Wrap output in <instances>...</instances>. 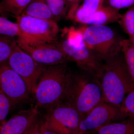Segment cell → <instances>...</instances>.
<instances>
[{
  "mask_svg": "<svg viewBox=\"0 0 134 134\" xmlns=\"http://www.w3.org/2000/svg\"><path fill=\"white\" fill-rule=\"evenodd\" d=\"M99 81L104 101L120 108L125 97L134 89L121 50L104 61Z\"/></svg>",
  "mask_w": 134,
  "mask_h": 134,
  "instance_id": "6da1fadb",
  "label": "cell"
},
{
  "mask_svg": "<svg viewBox=\"0 0 134 134\" xmlns=\"http://www.w3.org/2000/svg\"><path fill=\"white\" fill-rule=\"evenodd\" d=\"M82 71L71 74L63 102L75 108L83 119L104 100L98 79L93 75Z\"/></svg>",
  "mask_w": 134,
  "mask_h": 134,
  "instance_id": "7a4b0ae2",
  "label": "cell"
},
{
  "mask_svg": "<svg viewBox=\"0 0 134 134\" xmlns=\"http://www.w3.org/2000/svg\"><path fill=\"white\" fill-rule=\"evenodd\" d=\"M71 74L66 62L46 69L34 94L38 107L48 110L63 102Z\"/></svg>",
  "mask_w": 134,
  "mask_h": 134,
  "instance_id": "3957f363",
  "label": "cell"
},
{
  "mask_svg": "<svg viewBox=\"0 0 134 134\" xmlns=\"http://www.w3.org/2000/svg\"><path fill=\"white\" fill-rule=\"evenodd\" d=\"M79 27L85 45L103 62L121 50L124 39L109 26L82 25Z\"/></svg>",
  "mask_w": 134,
  "mask_h": 134,
  "instance_id": "277c9868",
  "label": "cell"
},
{
  "mask_svg": "<svg viewBox=\"0 0 134 134\" xmlns=\"http://www.w3.org/2000/svg\"><path fill=\"white\" fill-rule=\"evenodd\" d=\"M7 62L9 66L23 79L30 93L34 95L38 79L46 69L45 66L36 62L19 47L17 42Z\"/></svg>",
  "mask_w": 134,
  "mask_h": 134,
  "instance_id": "5b68a950",
  "label": "cell"
},
{
  "mask_svg": "<svg viewBox=\"0 0 134 134\" xmlns=\"http://www.w3.org/2000/svg\"><path fill=\"white\" fill-rule=\"evenodd\" d=\"M21 36L39 42L55 44L59 28L54 20L36 18L21 14L15 18Z\"/></svg>",
  "mask_w": 134,
  "mask_h": 134,
  "instance_id": "8992f818",
  "label": "cell"
},
{
  "mask_svg": "<svg viewBox=\"0 0 134 134\" xmlns=\"http://www.w3.org/2000/svg\"><path fill=\"white\" fill-rule=\"evenodd\" d=\"M16 42L36 62L44 66L59 65L67 60L63 51L55 44L34 41L23 36L18 37Z\"/></svg>",
  "mask_w": 134,
  "mask_h": 134,
  "instance_id": "52a82bcc",
  "label": "cell"
},
{
  "mask_svg": "<svg viewBox=\"0 0 134 134\" xmlns=\"http://www.w3.org/2000/svg\"><path fill=\"white\" fill-rule=\"evenodd\" d=\"M82 119L75 108L62 102L47 110L44 121L49 127L60 134H73Z\"/></svg>",
  "mask_w": 134,
  "mask_h": 134,
  "instance_id": "ba28073f",
  "label": "cell"
},
{
  "mask_svg": "<svg viewBox=\"0 0 134 134\" xmlns=\"http://www.w3.org/2000/svg\"><path fill=\"white\" fill-rule=\"evenodd\" d=\"M120 108L103 101L81 120L73 134H87L104 125L126 120Z\"/></svg>",
  "mask_w": 134,
  "mask_h": 134,
  "instance_id": "9c48e42d",
  "label": "cell"
},
{
  "mask_svg": "<svg viewBox=\"0 0 134 134\" xmlns=\"http://www.w3.org/2000/svg\"><path fill=\"white\" fill-rule=\"evenodd\" d=\"M0 91L7 97L12 105L21 104L29 98L30 92L26 83L7 61L0 63Z\"/></svg>",
  "mask_w": 134,
  "mask_h": 134,
  "instance_id": "30bf717a",
  "label": "cell"
},
{
  "mask_svg": "<svg viewBox=\"0 0 134 134\" xmlns=\"http://www.w3.org/2000/svg\"><path fill=\"white\" fill-rule=\"evenodd\" d=\"M63 51L67 60L76 63L82 71L94 76L98 81L101 75L103 62L99 59L86 46L76 48L70 45L63 38L55 43Z\"/></svg>",
  "mask_w": 134,
  "mask_h": 134,
  "instance_id": "8fae6325",
  "label": "cell"
},
{
  "mask_svg": "<svg viewBox=\"0 0 134 134\" xmlns=\"http://www.w3.org/2000/svg\"><path fill=\"white\" fill-rule=\"evenodd\" d=\"M122 14L119 10L104 5L100 9L88 15L83 14L75 9H70L68 17L82 25H105L118 22Z\"/></svg>",
  "mask_w": 134,
  "mask_h": 134,
  "instance_id": "7c38bea8",
  "label": "cell"
},
{
  "mask_svg": "<svg viewBox=\"0 0 134 134\" xmlns=\"http://www.w3.org/2000/svg\"><path fill=\"white\" fill-rule=\"evenodd\" d=\"M38 107L20 111L3 123L0 127V134H23L38 119Z\"/></svg>",
  "mask_w": 134,
  "mask_h": 134,
  "instance_id": "4fadbf2b",
  "label": "cell"
},
{
  "mask_svg": "<svg viewBox=\"0 0 134 134\" xmlns=\"http://www.w3.org/2000/svg\"><path fill=\"white\" fill-rule=\"evenodd\" d=\"M134 120L126 119L108 123L87 134H133Z\"/></svg>",
  "mask_w": 134,
  "mask_h": 134,
  "instance_id": "5bb4252c",
  "label": "cell"
},
{
  "mask_svg": "<svg viewBox=\"0 0 134 134\" xmlns=\"http://www.w3.org/2000/svg\"><path fill=\"white\" fill-rule=\"evenodd\" d=\"M22 14L36 18L55 21L54 16L45 0H31Z\"/></svg>",
  "mask_w": 134,
  "mask_h": 134,
  "instance_id": "9a60e30c",
  "label": "cell"
},
{
  "mask_svg": "<svg viewBox=\"0 0 134 134\" xmlns=\"http://www.w3.org/2000/svg\"><path fill=\"white\" fill-rule=\"evenodd\" d=\"M31 0H2L1 2V14H10L14 17L19 16Z\"/></svg>",
  "mask_w": 134,
  "mask_h": 134,
  "instance_id": "2e32d148",
  "label": "cell"
},
{
  "mask_svg": "<svg viewBox=\"0 0 134 134\" xmlns=\"http://www.w3.org/2000/svg\"><path fill=\"white\" fill-rule=\"evenodd\" d=\"M62 36L70 45L76 48H79L85 45L82 30L74 26L66 27L62 31Z\"/></svg>",
  "mask_w": 134,
  "mask_h": 134,
  "instance_id": "e0dca14e",
  "label": "cell"
},
{
  "mask_svg": "<svg viewBox=\"0 0 134 134\" xmlns=\"http://www.w3.org/2000/svg\"><path fill=\"white\" fill-rule=\"evenodd\" d=\"M121 51L128 69L134 83V46L129 39H124Z\"/></svg>",
  "mask_w": 134,
  "mask_h": 134,
  "instance_id": "ac0fdd59",
  "label": "cell"
},
{
  "mask_svg": "<svg viewBox=\"0 0 134 134\" xmlns=\"http://www.w3.org/2000/svg\"><path fill=\"white\" fill-rule=\"evenodd\" d=\"M16 42L14 37L0 34V63L7 61Z\"/></svg>",
  "mask_w": 134,
  "mask_h": 134,
  "instance_id": "d6986e66",
  "label": "cell"
},
{
  "mask_svg": "<svg viewBox=\"0 0 134 134\" xmlns=\"http://www.w3.org/2000/svg\"><path fill=\"white\" fill-rule=\"evenodd\" d=\"M118 23L129 38H131L134 34V5L122 14Z\"/></svg>",
  "mask_w": 134,
  "mask_h": 134,
  "instance_id": "ffe728a7",
  "label": "cell"
},
{
  "mask_svg": "<svg viewBox=\"0 0 134 134\" xmlns=\"http://www.w3.org/2000/svg\"><path fill=\"white\" fill-rule=\"evenodd\" d=\"M0 34L10 37H19L21 32L16 23L9 21L5 17L0 16Z\"/></svg>",
  "mask_w": 134,
  "mask_h": 134,
  "instance_id": "44dd1931",
  "label": "cell"
},
{
  "mask_svg": "<svg viewBox=\"0 0 134 134\" xmlns=\"http://www.w3.org/2000/svg\"><path fill=\"white\" fill-rule=\"evenodd\" d=\"M82 2L76 8L83 14L88 15L100 9L104 5L105 0H82Z\"/></svg>",
  "mask_w": 134,
  "mask_h": 134,
  "instance_id": "7402d4cb",
  "label": "cell"
},
{
  "mask_svg": "<svg viewBox=\"0 0 134 134\" xmlns=\"http://www.w3.org/2000/svg\"><path fill=\"white\" fill-rule=\"evenodd\" d=\"M120 110L126 119L134 120V89L125 97L121 106Z\"/></svg>",
  "mask_w": 134,
  "mask_h": 134,
  "instance_id": "603a6c76",
  "label": "cell"
},
{
  "mask_svg": "<svg viewBox=\"0 0 134 134\" xmlns=\"http://www.w3.org/2000/svg\"><path fill=\"white\" fill-rule=\"evenodd\" d=\"M54 18H59L65 14V0H45Z\"/></svg>",
  "mask_w": 134,
  "mask_h": 134,
  "instance_id": "cb8c5ba5",
  "label": "cell"
},
{
  "mask_svg": "<svg viewBox=\"0 0 134 134\" xmlns=\"http://www.w3.org/2000/svg\"><path fill=\"white\" fill-rule=\"evenodd\" d=\"M12 105L7 97L0 91V122L7 118Z\"/></svg>",
  "mask_w": 134,
  "mask_h": 134,
  "instance_id": "d4e9b609",
  "label": "cell"
},
{
  "mask_svg": "<svg viewBox=\"0 0 134 134\" xmlns=\"http://www.w3.org/2000/svg\"><path fill=\"white\" fill-rule=\"evenodd\" d=\"M134 5V0H105L104 6L119 10Z\"/></svg>",
  "mask_w": 134,
  "mask_h": 134,
  "instance_id": "484cf974",
  "label": "cell"
},
{
  "mask_svg": "<svg viewBox=\"0 0 134 134\" xmlns=\"http://www.w3.org/2000/svg\"><path fill=\"white\" fill-rule=\"evenodd\" d=\"M42 121L38 119L23 134H42L41 130Z\"/></svg>",
  "mask_w": 134,
  "mask_h": 134,
  "instance_id": "4316f807",
  "label": "cell"
},
{
  "mask_svg": "<svg viewBox=\"0 0 134 134\" xmlns=\"http://www.w3.org/2000/svg\"><path fill=\"white\" fill-rule=\"evenodd\" d=\"M41 130L42 134H60L50 129L44 120L42 121Z\"/></svg>",
  "mask_w": 134,
  "mask_h": 134,
  "instance_id": "83f0119b",
  "label": "cell"
},
{
  "mask_svg": "<svg viewBox=\"0 0 134 134\" xmlns=\"http://www.w3.org/2000/svg\"><path fill=\"white\" fill-rule=\"evenodd\" d=\"M69 2L72 3L73 5L71 7H76L80 5V0H66Z\"/></svg>",
  "mask_w": 134,
  "mask_h": 134,
  "instance_id": "f1b7e54d",
  "label": "cell"
},
{
  "mask_svg": "<svg viewBox=\"0 0 134 134\" xmlns=\"http://www.w3.org/2000/svg\"><path fill=\"white\" fill-rule=\"evenodd\" d=\"M130 41H131V43L133 44L134 46V34H133V36L130 38H129Z\"/></svg>",
  "mask_w": 134,
  "mask_h": 134,
  "instance_id": "f546056e",
  "label": "cell"
},
{
  "mask_svg": "<svg viewBox=\"0 0 134 134\" xmlns=\"http://www.w3.org/2000/svg\"><path fill=\"white\" fill-rule=\"evenodd\" d=\"M0 14H1V2H0Z\"/></svg>",
  "mask_w": 134,
  "mask_h": 134,
  "instance_id": "4dcf8cb0",
  "label": "cell"
},
{
  "mask_svg": "<svg viewBox=\"0 0 134 134\" xmlns=\"http://www.w3.org/2000/svg\"><path fill=\"white\" fill-rule=\"evenodd\" d=\"M82 1V0H80V2H81Z\"/></svg>",
  "mask_w": 134,
  "mask_h": 134,
  "instance_id": "1f68e13d",
  "label": "cell"
},
{
  "mask_svg": "<svg viewBox=\"0 0 134 134\" xmlns=\"http://www.w3.org/2000/svg\"><path fill=\"white\" fill-rule=\"evenodd\" d=\"M1 126L0 125V127H1Z\"/></svg>",
  "mask_w": 134,
  "mask_h": 134,
  "instance_id": "d6a6232c",
  "label": "cell"
},
{
  "mask_svg": "<svg viewBox=\"0 0 134 134\" xmlns=\"http://www.w3.org/2000/svg\"></svg>",
  "mask_w": 134,
  "mask_h": 134,
  "instance_id": "836d02e7",
  "label": "cell"
}]
</instances>
